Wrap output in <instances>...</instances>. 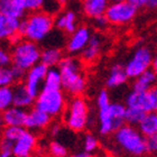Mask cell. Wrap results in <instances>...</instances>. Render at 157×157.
I'll list each match as a JSON object with an SVG mask.
<instances>
[{"mask_svg":"<svg viewBox=\"0 0 157 157\" xmlns=\"http://www.w3.org/2000/svg\"><path fill=\"white\" fill-rule=\"evenodd\" d=\"M57 67L62 76L63 91L72 97L81 95L86 89V78L81 61L73 55L64 56Z\"/></svg>","mask_w":157,"mask_h":157,"instance_id":"1","label":"cell"},{"mask_svg":"<svg viewBox=\"0 0 157 157\" xmlns=\"http://www.w3.org/2000/svg\"><path fill=\"white\" fill-rule=\"evenodd\" d=\"M54 27V18L51 13L36 10L20 21L19 34L24 38L40 43L52 34Z\"/></svg>","mask_w":157,"mask_h":157,"instance_id":"2","label":"cell"},{"mask_svg":"<svg viewBox=\"0 0 157 157\" xmlns=\"http://www.w3.org/2000/svg\"><path fill=\"white\" fill-rule=\"evenodd\" d=\"M113 139L118 147L130 157H141L147 153L146 137L136 126L122 124L113 132Z\"/></svg>","mask_w":157,"mask_h":157,"instance_id":"3","label":"cell"},{"mask_svg":"<svg viewBox=\"0 0 157 157\" xmlns=\"http://www.w3.org/2000/svg\"><path fill=\"white\" fill-rule=\"evenodd\" d=\"M11 66L27 72L30 67L40 62L42 49L38 43L21 38L11 45Z\"/></svg>","mask_w":157,"mask_h":157,"instance_id":"4","label":"cell"},{"mask_svg":"<svg viewBox=\"0 0 157 157\" xmlns=\"http://www.w3.org/2000/svg\"><path fill=\"white\" fill-rule=\"evenodd\" d=\"M64 124L70 130L81 132L89 124V105L81 95L72 97L63 113Z\"/></svg>","mask_w":157,"mask_h":157,"instance_id":"5","label":"cell"},{"mask_svg":"<svg viewBox=\"0 0 157 157\" xmlns=\"http://www.w3.org/2000/svg\"><path fill=\"white\" fill-rule=\"evenodd\" d=\"M127 105L120 102H111L108 107L98 109L99 132L102 136H109L124 124Z\"/></svg>","mask_w":157,"mask_h":157,"instance_id":"6","label":"cell"},{"mask_svg":"<svg viewBox=\"0 0 157 157\" xmlns=\"http://www.w3.org/2000/svg\"><path fill=\"white\" fill-rule=\"evenodd\" d=\"M66 98L62 89H42L35 99V107L52 118L59 117L66 108Z\"/></svg>","mask_w":157,"mask_h":157,"instance_id":"7","label":"cell"},{"mask_svg":"<svg viewBox=\"0 0 157 157\" xmlns=\"http://www.w3.org/2000/svg\"><path fill=\"white\" fill-rule=\"evenodd\" d=\"M154 54L148 46L141 45L137 47L124 64V70L128 78L134 80L145 71L151 69Z\"/></svg>","mask_w":157,"mask_h":157,"instance_id":"8","label":"cell"},{"mask_svg":"<svg viewBox=\"0 0 157 157\" xmlns=\"http://www.w3.org/2000/svg\"><path fill=\"white\" fill-rule=\"evenodd\" d=\"M137 8L126 0L121 2H110L109 7L105 10V16L107 17L110 25L124 26L134 20L137 15Z\"/></svg>","mask_w":157,"mask_h":157,"instance_id":"9","label":"cell"},{"mask_svg":"<svg viewBox=\"0 0 157 157\" xmlns=\"http://www.w3.org/2000/svg\"><path fill=\"white\" fill-rule=\"evenodd\" d=\"M48 71V66L43 64L42 62L37 63L36 65L30 67L23 78V83L25 84L26 89L29 91V93L36 99L38 93L42 91L44 80H45L46 73Z\"/></svg>","mask_w":157,"mask_h":157,"instance_id":"10","label":"cell"},{"mask_svg":"<svg viewBox=\"0 0 157 157\" xmlns=\"http://www.w3.org/2000/svg\"><path fill=\"white\" fill-rule=\"evenodd\" d=\"M91 28L86 25H78L73 33H71L66 39L65 49L69 55H78L88 45L89 40L92 36Z\"/></svg>","mask_w":157,"mask_h":157,"instance_id":"11","label":"cell"},{"mask_svg":"<svg viewBox=\"0 0 157 157\" xmlns=\"http://www.w3.org/2000/svg\"><path fill=\"white\" fill-rule=\"evenodd\" d=\"M20 21L18 18L0 13V43H10L13 45L23 37L19 34Z\"/></svg>","mask_w":157,"mask_h":157,"instance_id":"12","label":"cell"},{"mask_svg":"<svg viewBox=\"0 0 157 157\" xmlns=\"http://www.w3.org/2000/svg\"><path fill=\"white\" fill-rule=\"evenodd\" d=\"M37 145V138L33 131L25 129L21 136L13 143V156L15 157H29Z\"/></svg>","mask_w":157,"mask_h":157,"instance_id":"13","label":"cell"},{"mask_svg":"<svg viewBox=\"0 0 157 157\" xmlns=\"http://www.w3.org/2000/svg\"><path fill=\"white\" fill-rule=\"evenodd\" d=\"M52 124V117L38 108H33L28 111L25 122V128L30 131H42Z\"/></svg>","mask_w":157,"mask_h":157,"instance_id":"14","label":"cell"},{"mask_svg":"<svg viewBox=\"0 0 157 157\" xmlns=\"http://www.w3.org/2000/svg\"><path fill=\"white\" fill-rule=\"evenodd\" d=\"M54 25L57 30L70 35L78 27V15L74 10H65L54 18Z\"/></svg>","mask_w":157,"mask_h":157,"instance_id":"15","label":"cell"},{"mask_svg":"<svg viewBox=\"0 0 157 157\" xmlns=\"http://www.w3.org/2000/svg\"><path fill=\"white\" fill-rule=\"evenodd\" d=\"M102 45H103V39H102L101 35H99V34H92L88 45L85 46V48L80 54L82 62L84 63L95 62L98 59L99 56H100V54H101Z\"/></svg>","mask_w":157,"mask_h":157,"instance_id":"16","label":"cell"},{"mask_svg":"<svg viewBox=\"0 0 157 157\" xmlns=\"http://www.w3.org/2000/svg\"><path fill=\"white\" fill-rule=\"evenodd\" d=\"M110 5V0H82V13L85 17L93 19L95 17L102 16Z\"/></svg>","mask_w":157,"mask_h":157,"instance_id":"17","label":"cell"},{"mask_svg":"<svg viewBox=\"0 0 157 157\" xmlns=\"http://www.w3.org/2000/svg\"><path fill=\"white\" fill-rule=\"evenodd\" d=\"M129 80L124 65H121L119 63H116L110 67L108 73V76L105 78V85L109 89H116L124 85Z\"/></svg>","mask_w":157,"mask_h":157,"instance_id":"18","label":"cell"},{"mask_svg":"<svg viewBox=\"0 0 157 157\" xmlns=\"http://www.w3.org/2000/svg\"><path fill=\"white\" fill-rule=\"evenodd\" d=\"M28 115L27 109L19 108L16 105H11L5 112H2L5 126H20L25 127L26 118Z\"/></svg>","mask_w":157,"mask_h":157,"instance_id":"19","label":"cell"},{"mask_svg":"<svg viewBox=\"0 0 157 157\" xmlns=\"http://www.w3.org/2000/svg\"><path fill=\"white\" fill-rule=\"evenodd\" d=\"M13 89V105L19 108L28 109L35 105V98L30 94L24 83H17Z\"/></svg>","mask_w":157,"mask_h":157,"instance_id":"20","label":"cell"},{"mask_svg":"<svg viewBox=\"0 0 157 157\" xmlns=\"http://www.w3.org/2000/svg\"><path fill=\"white\" fill-rule=\"evenodd\" d=\"M157 83V75L156 73L151 69L145 71L144 73H141L140 75H138L136 78H134L132 81V90L136 91H143L146 92L153 86H155Z\"/></svg>","mask_w":157,"mask_h":157,"instance_id":"21","label":"cell"},{"mask_svg":"<svg viewBox=\"0 0 157 157\" xmlns=\"http://www.w3.org/2000/svg\"><path fill=\"white\" fill-rule=\"evenodd\" d=\"M63 57V51L57 46H47L40 53V62L48 67L59 66Z\"/></svg>","mask_w":157,"mask_h":157,"instance_id":"22","label":"cell"},{"mask_svg":"<svg viewBox=\"0 0 157 157\" xmlns=\"http://www.w3.org/2000/svg\"><path fill=\"white\" fill-rule=\"evenodd\" d=\"M26 9L19 0H0V13L7 16L21 19L25 16Z\"/></svg>","mask_w":157,"mask_h":157,"instance_id":"23","label":"cell"},{"mask_svg":"<svg viewBox=\"0 0 157 157\" xmlns=\"http://www.w3.org/2000/svg\"><path fill=\"white\" fill-rule=\"evenodd\" d=\"M126 105L129 108H137L141 109L146 112H149L148 109V99H147V91H136L131 90L126 97Z\"/></svg>","mask_w":157,"mask_h":157,"instance_id":"24","label":"cell"},{"mask_svg":"<svg viewBox=\"0 0 157 157\" xmlns=\"http://www.w3.org/2000/svg\"><path fill=\"white\" fill-rule=\"evenodd\" d=\"M137 128L145 137L157 134V112H147L145 117L141 119L140 122L138 124Z\"/></svg>","mask_w":157,"mask_h":157,"instance_id":"25","label":"cell"},{"mask_svg":"<svg viewBox=\"0 0 157 157\" xmlns=\"http://www.w3.org/2000/svg\"><path fill=\"white\" fill-rule=\"evenodd\" d=\"M44 89H62V76L57 66L48 67L44 80Z\"/></svg>","mask_w":157,"mask_h":157,"instance_id":"26","label":"cell"},{"mask_svg":"<svg viewBox=\"0 0 157 157\" xmlns=\"http://www.w3.org/2000/svg\"><path fill=\"white\" fill-rule=\"evenodd\" d=\"M13 105V89L11 85L0 86V113Z\"/></svg>","mask_w":157,"mask_h":157,"instance_id":"27","label":"cell"},{"mask_svg":"<svg viewBox=\"0 0 157 157\" xmlns=\"http://www.w3.org/2000/svg\"><path fill=\"white\" fill-rule=\"evenodd\" d=\"M147 112L137 108H129L127 107L126 110V124H132V126H138V124L141 121V119L145 117Z\"/></svg>","mask_w":157,"mask_h":157,"instance_id":"28","label":"cell"},{"mask_svg":"<svg viewBox=\"0 0 157 157\" xmlns=\"http://www.w3.org/2000/svg\"><path fill=\"white\" fill-rule=\"evenodd\" d=\"M24 131H25V128L20 126H5L2 130V139L15 143Z\"/></svg>","mask_w":157,"mask_h":157,"instance_id":"29","label":"cell"},{"mask_svg":"<svg viewBox=\"0 0 157 157\" xmlns=\"http://www.w3.org/2000/svg\"><path fill=\"white\" fill-rule=\"evenodd\" d=\"M15 82H18L16 74L13 72V66L0 67V86L13 85Z\"/></svg>","mask_w":157,"mask_h":157,"instance_id":"30","label":"cell"},{"mask_svg":"<svg viewBox=\"0 0 157 157\" xmlns=\"http://www.w3.org/2000/svg\"><path fill=\"white\" fill-rule=\"evenodd\" d=\"M48 151L52 157H66L67 148L59 141H51L48 145Z\"/></svg>","mask_w":157,"mask_h":157,"instance_id":"31","label":"cell"},{"mask_svg":"<svg viewBox=\"0 0 157 157\" xmlns=\"http://www.w3.org/2000/svg\"><path fill=\"white\" fill-rule=\"evenodd\" d=\"M99 148V141L98 138L93 136L92 134H86L83 138V151L92 154L97 151V149Z\"/></svg>","mask_w":157,"mask_h":157,"instance_id":"32","label":"cell"},{"mask_svg":"<svg viewBox=\"0 0 157 157\" xmlns=\"http://www.w3.org/2000/svg\"><path fill=\"white\" fill-rule=\"evenodd\" d=\"M11 65V51L0 43V67H8Z\"/></svg>","mask_w":157,"mask_h":157,"instance_id":"33","label":"cell"},{"mask_svg":"<svg viewBox=\"0 0 157 157\" xmlns=\"http://www.w3.org/2000/svg\"><path fill=\"white\" fill-rule=\"evenodd\" d=\"M26 11H36L44 6L45 0H19Z\"/></svg>","mask_w":157,"mask_h":157,"instance_id":"34","label":"cell"},{"mask_svg":"<svg viewBox=\"0 0 157 157\" xmlns=\"http://www.w3.org/2000/svg\"><path fill=\"white\" fill-rule=\"evenodd\" d=\"M147 99H148V109L149 112L156 111L157 112V85L153 86L147 91Z\"/></svg>","mask_w":157,"mask_h":157,"instance_id":"35","label":"cell"},{"mask_svg":"<svg viewBox=\"0 0 157 157\" xmlns=\"http://www.w3.org/2000/svg\"><path fill=\"white\" fill-rule=\"evenodd\" d=\"M111 103L110 101V95H109V92L107 90H101L99 92L98 95H97V108L102 109L108 107L109 105Z\"/></svg>","mask_w":157,"mask_h":157,"instance_id":"36","label":"cell"},{"mask_svg":"<svg viewBox=\"0 0 157 157\" xmlns=\"http://www.w3.org/2000/svg\"><path fill=\"white\" fill-rule=\"evenodd\" d=\"M146 148H147V153L157 155V134L146 137Z\"/></svg>","mask_w":157,"mask_h":157,"instance_id":"37","label":"cell"},{"mask_svg":"<svg viewBox=\"0 0 157 157\" xmlns=\"http://www.w3.org/2000/svg\"><path fill=\"white\" fill-rule=\"evenodd\" d=\"M91 20H92V26L94 27L95 29H98V30L105 29V28L110 25V24H109V21H108V19H107V17H105V15L95 17V18H93V19H91Z\"/></svg>","mask_w":157,"mask_h":157,"instance_id":"38","label":"cell"},{"mask_svg":"<svg viewBox=\"0 0 157 157\" xmlns=\"http://www.w3.org/2000/svg\"><path fill=\"white\" fill-rule=\"evenodd\" d=\"M128 2L131 3L134 7H136L138 10L143 9V8H147L148 0H127Z\"/></svg>","mask_w":157,"mask_h":157,"instance_id":"39","label":"cell"},{"mask_svg":"<svg viewBox=\"0 0 157 157\" xmlns=\"http://www.w3.org/2000/svg\"><path fill=\"white\" fill-rule=\"evenodd\" d=\"M61 131V126L57 124H51V134L53 136H56V135H59V132Z\"/></svg>","mask_w":157,"mask_h":157,"instance_id":"40","label":"cell"},{"mask_svg":"<svg viewBox=\"0 0 157 157\" xmlns=\"http://www.w3.org/2000/svg\"><path fill=\"white\" fill-rule=\"evenodd\" d=\"M147 8H149V9H157V0H148Z\"/></svg>","mask_w":157,"mask_h":157,"instance_id":"41","label":"cell"},{"mask_svg":"<svg viewBox=\"0 0 157 157\" xmlns=\"http://www.w3.org/2000/svg\"><path fill=\"white\" fill-rule=\"evenodd\" d=\"M71 157H90V154L89 153H86V151H78V153H76V154L72 155Z\"/></svg>","mask_w":157,"mask_h":157,"instance_id":"42","label":"cell"},{"mask_svg":"<svg viewBox=\"0 0 157 157\" xmlns=\"http://www.w3.org/2000/svg\"><path fill=\"white\" fill-rule=\"evenodd\" d=\"M151 70L156 73L157 75V54L154 55V59H153V63H151Z\"/></svg>","mask_w":157,"mask_h":157,"instance_id":"43","label":"cell"},{"mask_svg":"<svg viewBox=\"0 0 157 157\" xmlns=\"http://www.w3.org/2000/svg\"><path fill=\"white\" fill-rule=\"evenodd\" d=\"M5 126V121H3V117H2V113H0V128Z\"/></svg>","mask_w":157,"mask_h":157,"instance_id":"44","label":"cell"},{"mask_svg":"<svg viewBox=\"0 0 157 157\" xmlns=\"http://www.w3.org/2000/svg\"><path fill=\"white\" fill-rule=\"evenodd\" d=\"M121 1H126V0H110V2H121Z\"/></svg>","mask_w":157,"mask_h":157,"instance_id":"45","label":"cell"}]
</instances>
